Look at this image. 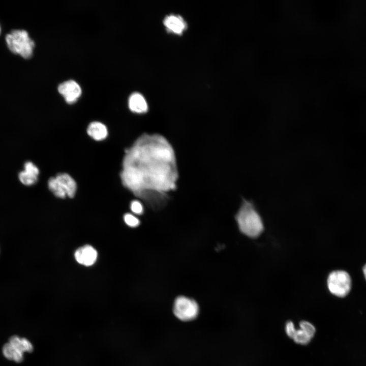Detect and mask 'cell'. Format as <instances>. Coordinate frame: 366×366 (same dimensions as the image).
Returning a JSON list of instances; mask_svg holds the SVG:
<instances>
[{"label": "cell", "instance_id": "6da1fadb", "mask_svg": "<svg viewBox=\"0 0 366 366\" xmlns=\"http://www.w3.org/2000/svg\"><path fill=\"white\" fill-rule=\"evenodd\" d=\"M125 161L126 186L153 210L167 202L178 173L174 149L160 134H145L130 149Z\"/></svg>", "mask_w": 366, "mask_h": 366}, {"label": "cell", "instance_id": "7a4b0ae2", "mask_svg": "<svg viewBox=\"0 0 366 366\" xmlns=\"http://www.w3.org/2000/svg\"><path fill=\"white\" fill-rule=\"evenodd\" d=\"M235 220L240 231L251 237L259 236L263 230L262 219L254 204L243 199L235 215Z\"/></svg>", "mask_w": 366, "mask_h": 366}, {"label": "cell", "instance_id": "3957f363", "mask_svg": "<svg viewBox=\"0 0 366 366\" xmlns=\"http://www.w3.org/2000/svg\"><path fill=\"white\" fill-rule=\"evenodd\" d=\"M6 41L9 50L24 58L32 57L35 43L25 30L15 29L7 34Z\"/></svg>", "mask_w": 366, "mask_h": 366}, {"label": "cell", "instance_id": "277c9868", "mask_svg": "<svg viewBox=\"0 0 366 366\" xmlns=\"http://www.w3.org/2000/svg\"><path fill=\"white\" fill-rule=\"evenodd\" d=\"M49 189L57 197L66 196L73 198L76 192L77 185L75 180L68 174L62 173L51 177L48 181Z\"/></svg>", "mask_w": 366, "mask_h": 366}, {"label": "cell", "instance_id": "5b68a950", "mask_svg": "<svg viewBox=\"0 0 366 366\" xmlns=\"http://www.w3.org/2000/svg\"><path fill=\"white\" fill-rule=\"evenodd\" d=\"M328 288L333 295L344 297L347 296L351 288V279L346 271L337 270L331 272L327 278Z\"/></svg>", "mask_w": 366, "mask_h": 366}, {"label": "cell", "instance_id": "8992f818", "mask_svg": "<svg viewBox=\"0 0 366 366\" xmlns=\"http://www.w3.org/2000/svg\"><path fill=\"white\" fill-rule=\"evenodd\" d=\"M199 308L194 299L184 296H179L174 300L173 312L175 316L182 321H190L198 315Z\"/></svg>", "mask_w": 366, "mask_h": 366}, {"label": "cell", "instance_id": "52a82bcc", "mask_svg": "<svg viewBox=\"0 0 366 366\" xmlns=\"http://www.w3.org/2000/svg\"><path fill=\"white\" fill-rule=\"evenodd\" d=\"M58 91L69 104L76 102L82 93L79 84L73 80H69L60 83L58 86Z\"/></svg>", "mask_w": 366, "mask_h": 366}, {"label": "cell", "instance_id": "ba28073f", "mask_svg": "<svg viewBox=\"0 0 366 366\" xmlns=\"http://www.w3.org/2000/svg\"><path fill=\"white\" fill-rule=\"evenodd\" d=\"M74 257L78 263L90 266L96 262L98 253L92 246L86 245L78 249L75 252Z\"/></svg>", "mask_w": 366, "mask_h": 366}, {"label": "cell", "instance_id": "9c48e42d", "mask_svg": "<svg viewBox=\"0 0 366 366\" xmlns=\"http://www.w3.org/2000/svg\"><path fill=\"white\" fill-rule=\"evenodd\" d=\"M163 23L170 33L181 35L187 28V24L184 19L179 15L171 14L165 17Z\"/></svg>", "mask_w": 366, "mask_h": 366}, {"label": "cell", "instance_id": "30bf717a", "mask_svg": "<svg viewBox=\"0 0 366 366\" xmlns=\"http://www.w3.org/2000/svg\"><path fill=\"white\" fill-rule=\"evenodd\" d=\"M130 110L136 113H144L148 110V105L144 97L139 93L132 94L128 100Z\"/></svg>", "mask_w": 366, "mask_h": 366}, {"label": "cell", "instance_id": "8fae6325", "mask_svg": "<svg viewBox=\"0 0 366 366\" xmlns=\"http://www.w3.org/2000/svg\"><path fill=\"white\" fill-rule=\"evenodd\" d=\"M86 131L88 136L96 141L103 140L108 135L106 126L99 121H93L90 123Z\"/></svg>", "mask_w": 366, "mask_h": 366}, {"label": "cell", "instance_id": "7c38bea8", "mask_svg": "<svg viewBox=\"0 0 366 366\" xmlns=\"http://www.w3.org/2000/svg\"><path fill=\"white\" fill-rule=\"evenodd\" d=\"M312 338L301 329L296 330L292 339L297 344L306 345L309 344Z\"/></svg>", "mask_w": 366, "mask_h": 366}, {"label": "cell", "instance_id": "4fadbf2b", "mask_svg": "<svg viewBox=\"0 0 366 366\" xmlns=\"http://www.w3.org/2000/svg\"><path fill=\"white\" fill-rule=\"evenodd\" d=\"M20 182L26 186H31L35 184L38 180V176L33 175L23 170L18 175Z\"/></svg>", "mask_w": 366, "mask_h": 366}, {"label": "cell", "instance_id": "5bb4252c", "mask_svg": "<svg viewBox=\"0 0 366 366\" xmlns=\"http://www.w3.org/2000/svg\"><path fill=\"white\" fill-rule=\"evenodd\" d=\"M300 328L304 330L312 338H313L316 333L315 327L309 321H301L299 323Z\"/></svg>", "mask_w": 366, "mask_h": 366}, {"label": "cell", "instance_id": "9a60e30c", "mask_svg": "<svg viewBox=\"0 0 366 366\" xmlns=\"http://www.w3.org/2000/svg\"><path fill=\"white\" fill-rule=\"evenodd\" d=\"M124 220L128 226L132 228L137 227L140 223L139 220L136 217L129 213L124 215Z\"/></svg>", "mask_w": 366, "mask_h": 366}, {"label": "cell", "instance_id": "2e32d148", "mask_svg": "<svg viewBox=\"0 0 366 366\" xmlns=\"http://www.w3.org/2000/svg\"><path fill=\"white\" fill-rule=\"evenodd\" d=\"M2 351L4 356L6 358L9 360L13 359L15 349H14L9 343L3 346Z\"/></svg>", "mask_w": 366, "mask_h": 366}, {"label": "cell", "instance_id": "e0dca14e", "mask_svg": "<svg viewBox=\"0 0 366 366\" xmlns=\"http://www.w3.org/2000/svg\"><path fill=\"white\" fill-rule=\"evenodd\" d=\"M132 211L136 215H141L143 213L144 208L141 203L137 200H133L130 204Z\"/></svg>", "mask_w": 366, "mask_h": 366}, {"label": "cell", "instance_id": "ac0fdd59", "mask_svg": "<svg viewBox=\"0 0 366 366\" xmlns=\"http://www.w3.org/2000/svg\"><path fill=\"white\" fill-rule=\"evenodd\" d=\"M24 170L37 176H38L39 174L38 168L33 163L30 161H27L25 163Z\"/></svg>", "mask_w": 366, "mask_h": 366}, {"label": "cell", "instance_id": "d6986e66", "mask_svg": "<svg viewBox=\"0 0 366 366\" xmlns=\"http://www.w3.org/2000/svg\"><path fill=\"white\" fill-rule=\"evenodd\" d=\"M296 329L295 328L294 323L291 321H288L285 324V331L287 335L290 338H293Z\"/></svg>", "mask_w": 366, "mask_h": 366}, {"label": "cell", "instance_id": "ffe728a7", "mask_svg": "<svg viewBox=\"0 0 366 366\" xmlns=\"http://www.w3.org/2000/svg\"><path fill=\"white\" fill-rule=\"evenodd\" d=\"M21 347L23 352H30L33 349L32 344L25 338H21Z\"/></svg>", "mask_w": 366, "mask_h": 366}, {"label": "cell", "instance_id": "44dd1931", "mask_svg": "<svg viewBox=\"0 0 366 366\" xmlns=\"http://www.w3.org/2000/svg\"><path fill=\"white\" fill-rule=\"evenodd\" d=\"M363 272L364 278L366 280V264H365L363 267Z\"/></svg>", "mask_w": 366, "mask_h": 366}, {"label": "cell", "instance_id": "7402d4cb", "mask_svg": "<svg viewBox=\"0 0 366 366\" xmlns=\"http://www.w3.org/2000/svg\"><path fill=\"white\" fill-rule=\"evenodd\" d=\"M0 32H1V27H0Z\"/></svg>", "mask_w": 366, "mask_h": 366}]
</instances>
